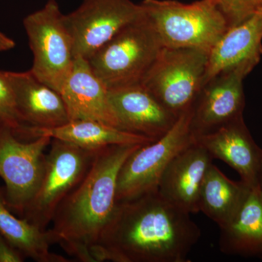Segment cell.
Returning a JSON list of instances; mask_svg holds the SVG:
<instances>
[{"label":"cell","instance_id":"obj_1","mask_svg":"<svg viewBox=\"0 0 262 262\" xmlns=\"http://www.w3.org/2000/svg\"><path fill=\"white\" fill-rule=\"evenodd\" d=\"M201 231L158 190L117 203L93 248V261L186 262Z\"/></svg>","mask_w":262,"mask_h":262},{"label":"cell","instance_id":"obj_2","mask_svg":"<svg viewBox=\"0 0 262 262\" xmlns=\"http://www.w3.org/2000/svg\"><path fill=\"white\" fill-rule=\"evenodd\" d=\"M139 146L113 145L98 150L84 178L57 209L47 229L51 245H59L79 261L94 262L93 248L116 208L119 172Z\"/></svg>","mask_w":262,"mask_h":262},{"label":"cell","instance_id":"obj_3","mask_svg":"<svg viewBox=\"0 0 262 262\" xmlns=\"http://www.w3.org/2000/svg\"><path fill=\"white\" fill-rule=\"evenodd\" d=\"M141 5L163 47L192 48L209 53L229 27L216 0L189 4L144 0Z\"/></svg>","mask_w":262,"mask_h":262},{"label":"cell","instance_id":"obj_4","mask_svg":"<svg viewBox=\"0 0 262 262\" xmlns=\"http://www.w3.org/2000/svg\"><path fill=\"white\" fill-rule=\"evenodd\" d=\"M163 47L144 14L122 29L88 61L108 90L117 89L141 83Z\"/></svg>","mask_w":262,"mask_h":262},{"label":"cell","instance_id":"obj_5","mask_svg":"<svg viewBox=\"0 0 262 262\" xmlns=\"http://www.w3.org/2000/svg\"><path fill=\"white\" fill-rule=\"evenodd\" d=\"M98 150L52 139L42 179L21 218L47 230L62 202L87 173Z\"/></svg>","mask_w":262,"mask_h":262},{"label":"cell","instance_id":"obj_6","mask_svg":"<svg viewBox=\"0 0 262 262\" xmlns=\"http://www.w3.org/2000/svg\"><path fill=\"white\" fill-rule=\"evenodd\" d=\"M23 23L33 54L31 72L60 94L75 62L73 39L64 14L56 0H48Z\"/></svg>","mask_w":262,"mask_h":262},{"label":"cell","instance_id":"obj_7","mask_svg":"<svg viewBox=\"0 0 262 262\" xmlns=\"http://www.w3.org/2000/svg\"><path fill=\"white\" fill-rule=\"evenodd\" d=\"M208 53L163 47L141 83L177 117L192 107L203 86Z\"/></svg>","mask_w":262,"mask_h":262},{"label":"cell","instance_id":"obj_8","mask_svg":"<svg viewBox=\"0 0 262 262\" xmlns=\"http://www.w3.org/2000/svg\"><path fill=\"white\" fill-rule=\"evenodd\" d=\"M192 106L178 117L173 127L156 140L134 150L119 172L117 202L127 201L158 190L160 177L176 155L195 141Z\"/></svg>","mask_w":262,"mask_h":262},{"label":"cell","instance_id":"obj_9","mask_svg":"<svg viewBox=\"0 0 262 262\" xmlns=\"http://www.w3.org/2000/svg\"><path fill=\"white\" fill-rule=\"evenodd\" d=\"M51 139L40 136L32 141L20 140L11 131L0 129V177L5 184V202L20 218L42 179L45 151Z\"/></svg>","mask_w":262,"mask_h":262},{"label":"cell","instance_id":"obj_10","mask_svg":"<svg viewBox=\"0 0 262 262\" xmlns=\"http://www.w3.org/2000/svg\"><path fill=\"white\" fill-rule=\"evenodd\" d=\"M144 14L142 5L132 0H83L77 9L64 15L75 58L89 60L122 29Z\"/></svg>","mask_w":262,"mask_h":262},{"label":"cell","instance_id":"obj_11","mask_svg":"<svg viewBox=\"0 0 262 262\" xmlns=\"http://www.w3.org/2000/svg\"><path fill=\"white\" fill-rule=\"evenodd\" d=\"M245 68L223 72L203 85L192 106L191 126L194 136L215 130L244 117Z\"/></svg>","mask_w":262,"mask_h":262},{"label":"cell","instance_id":"obj_12","mask_svg":"<svg viewBox=\"0 0 262 262\" xmlns=\"http://www.w3.org/2000/svg\"><path fill=\"white\" fill-rule=\"evenodd\" d=\"M108 98L121 130L151 139L166 134L179 117L141 83L108 90Z\"/></svg>","mask_w":262,"mask_h":262},{"label":"cell","instance_id":"obj_13","mask_svg":"<svg viewBox=\"0 0 262 262\" xmlns=\"http://www.w3.org/2000/svg\"><path fill=\"white\" fill-rule=\"evenodd\" d=\"M194 137L213 159L222 160L229 165L249 187H257L262 149L253 140L244 117Z\"/></svg>","mask_w":262,"mask_h":262},{"label":"cell","instance_id":"obj_14","mask_svg":"<svg viewBox=\"0 0 262 262\" xmlns=\"http://www.w3.org/2000/svg\"><path fill=\"white\" fill-rule=\"evenodd\" d=\"M19 114L32 132L37 129L60 127L70 121L61 95L38 80L30 70L6 72Z\"/></svg>","mask_w":262,"mask_h":262},{"label":"cell","instance_id":"obj_15","mask_svg":"<svg viewBox=\"0 0 262 262\" xmlns=\"http://www.w3.org/2000/svg\"><path fill=\"white\" fill-rule=\"evenodd\" d=\"M213 160L208 151L194 141L168 164L160 177L158 192L182 211L198 213L202 183Z\"/></svg>","mask_w":262,"mask_h":262},{"label":"cell","instance_id":"obj_16","mask_svg":"<svg viewBox=\"0 0 262 262\" xmlns=\"http://www.w3.org/2000/svg\"><path fill=\"white\" fill-rule=\"evenodd\" d=\"M261 55L262 16L254 13L241 23L229 27L212 48L203 85L223 72L239 68L251 72Z\"/></svg>","mask_w":262,"mask_h":262},{"label":"cell","instance_id":"obj_17","mask_svg":"<svg viewBox=\"0 0 262 262\" xmlns=\"http://www.w3.org/2000/svg\"><path fill=\"white\" fill-rule=\"evenodd\" d=\"M60 94L70 121L95 120L120 128L108 98V89L85 58L75 57L73 68Z\"/></svg>","mask_w":262,"mask_h":262},{"label":"cell","instance_id":"obj_18","mask_svg":"<svg viewBox=\"0 0 262 262\" xmlns=\"http://www.w3.org/2000/svg\"><path fill=\"white\" fill-rule=\"evenodd\" d=\"M222 253L262 259V192L252 187L241 209L228 225L221 228Z\"/></svg>","mask_w":262,"mask_h":262},{"label":"cell","instance_id":"obj_19","mask_svg":"<svg viewBox=\"0 0 262 262\" xmlns=\"http://www.w3.org/2000/svg\"><path fill=\"white\" fill-rule=\"evenodd\" d=\"M251 188L243 181L231 180L212 163L200 190L199 212L223 228L237 215Z\"/></svg>","mask_w":262,"mask_h":262},{"label":"cell","instance_id":"obj_20","mask_svg":"<svg viewBox=\"0 0 262 262\" xmlns=\"http://www.w3.org/2000/svg\"><path fill=\"white\" fill-rule=\"evenodd\" d=\"M40 136H49L51 139L67 141L84 149L92 150L113 145H142L156 140L103 122L89 120H73L54 128L33 131V139Z\"/></svg>","mask_w":262,"mask_h":262},{"label":"cell","instance_id":"obj_21","mask_svg":"<svg viewBox=\"0 0 262 262\" xmlns=\"http://www.w3.org/2000/svg\"><path fill=\"white\" fill-rule=\"evenodd\" d=\"M0 233L26 258L37 262H69L50 250L47 230L42 231L25 219L17 217L7 206L5 189L0 187Z\"/></svg>","mask_w":262,"mask_h":262},{"label":"cell","instance_id":"obj_22","mask_svg":"<svg viewBox=\"0 0 262 262\" xmlns=\"http://www.w3.org/2000/svg\"><path fill=\"white\" fill-rule=\"evenodd\" d=\"M0 129L11 131L20 140L32 141L30 128L19 114L14 93L5 71H0Z\"/></svg>","mask_w":262,"mask_h":262},{"label":"cell","instance_id":"obj_23","mask_svg":"<svg viewBox=\"0 0 262 262\" xmlns=\"http://www.w3.org/2000/svg\"><path fill=\"white\" fill-rule=\"evenodd\" d=\"M229 27L241 23L262 5V0H216Z\"/></svg>","mask_w":262,"mask_h":262},{"label":"cell","instance_id":"obj_24","mask_svg":"<svg viewBox=\"0 0 262 262\" xmlns=\"http://www.w3.org/2000/svg\"><path fill=\"white\" fill-rule=\"evenodd\" d=\"M25 258L0 233V262H22Z\"/></svg>","mask_w":262,"mask_h":262},{"label":"cell","instance_id":"obj_25","mask_svg":"<svg viewBox=\"0 0 262 262\" xmlns=\"http://www.w3.org/2000/svg\"><path fill=\"white\" fill-rule=\"evenodd\" d=\"M15 46V42L13 39L0 32V52L10 51Z\"/></svg>","mask_w":262,"mask_h":262},{"label":"cell","instance_id":"obj_26","mask_svg":"<svg viewBox=\"0 0 262 262\" xmlns=\"http://www.w3.org/2000/svg\"><path fill=\"white\" fill-rule=\"evenodd\" d=\"M258 185L262 192V155L261 160V167H260L259 178H258Z\"/></svg>","mask_w":262,"mask_h":262},{"label":"cell","instance_id":"obj_27","mask_svg":"<svg viewBox=\"0 0 262 262\" xmlns=\"http://www.w3.org/2000/svg\"><path fill=\"white\" fill-rule=\"evenodd\" d=\"M254 13H258V14L261 15L262 16V5L261 6H260L259 8H258L256 10V11L254 12Z\"/></svg>","mask_w":262,"mask_h":262}]
</instances>
